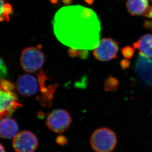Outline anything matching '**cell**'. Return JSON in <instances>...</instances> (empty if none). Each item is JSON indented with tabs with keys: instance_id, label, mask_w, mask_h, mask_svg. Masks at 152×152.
I'll list each match as a JSON object with an SVG mask.
<instances>
[{
	"instance_id": "ac0fdd59",
	"label": "cell",
	"mask_w": 152,
	"mask_h": 152,
	"mask_svg": "<svg viewBox=\"0 0 152 152\" xmlns=\"http://www.w3.org/2000/svg\"><path fill=\"white\" fill-rule=\"evenodd\" d=\"M0 72H1V79L6 77L7 75V69L4 62L3 59H1V68H0Z\"/></svg>"
},
{
	"instance_id": "83f0119b",
	"label": "cell",
	"mask_w": 152,
	"mask_h": 152,
	"mask_svg": "<svg viewBox=\"0 0 152 152\" xmlns=\"http://www.w3.org/2000/svg\"><path fill=\"white\" fill-rule=\"evenodd\" d=\"M6 151L5 148L3 146L2 144H1V152H6Z\"/></svg>"
},
{
	"instance_id": "7c38bea8",
	"label": "cell",
	"mask_w": 152,
	"mask_h": 152,
	"mask_svg": "<svg viewBox=\"0 0 152 152\" xmlns=\"http://www.w3.org/2000/svg\"><path fill=\"white\" fill-rule=\"evenodd\" d=\"M134 48L138 49L139 54L147 58H152V35L145 34L134 44Z\"/></svg>"
},
{
	"instance_id": "5b68a950",
	"label": "cell",
	"mask_w": 152,
	"mask_h": 152,
	"mask_svg": "<svg viewBox=\"0 0 152 152\" xmlns=\"http://www.w3.org/2000/svg\"><path fill=\"white\" fill-rule=\"evenodd\" d=\"M119 45L116 41L109 38L99 40L98 46L94 49V56L98 61H108L116 58Z\"/></svg>"
},
{
	"instance_id": "52a82bcc",
	"label": "cell",
	"mask_w": 152,
	"mask_h": 152,
	"mask_svg": "<svg viewBox=\"0 0 152 152\" xmlns=\"http://www.w3.org/2000/svg\"><path fill=\"white\" fill-rule=\"evenodd\" d=\"M21 107L15 91H1V118L10 117L16 109Z\"/></svg>"
},
{
	"instance_id": "30bf717a",
	"label": "cell",
	"mask_w": 152,
	"mask_h": 152,
	"mask_svg": "<svg viewBox=\"0 0 152 152\" xmlns=\"http://www.w3.org/2000/svg\"><path fill=\"white\" fill-rule=\"evenodd\" d=\"M19 127L15 119L10 117L1 118L0 134L3 139L13 138L18 133Z\"/></svg>"
},
{
	"instance_id": "8fae6325",
	"label": "cell",
	"mask_w": 152,
	"mask_h": 152,
	"mask_svg": "<svg viewBox=\"0 0 152 152\" xmlns=\"http://www.w3.org/2000/svg\"><path fill=\"white\" fill-rule=\"evenodd\" d=\"M151 6L149 0H128L126 8L132 15L146 16Z\"/></svg>"
},
{
	"instance_id": "e0dca14e",
	"label": "cell",
	"mask_w": 152,
	"mask_h": 152,
	"mask_svg": "<svg viewBox=\"0 0 152 152\" xmlns=\"http://www.w3.org/2000/svg\"><path fill=\"white\" fill-rule=\"evenodd\" d=\"M3 13L7 15H12L13 13V8L12 4L10 3H6L2 7H1V15Z\"/></svg>"
},
{
	"instance_id": "9c48e42d",
	"label": "cell",
	"mask_w": 152,
	"mask_h": 152,
	"mask_svg": "<svg viewBox=\"0 0 152 152\" xmlns=\"http://www.w3.org/2000/svg\"><path fill=\"white\" fill-rule=\"evenodd\" d=\"M135 70L144 83L152 86V58L140 55L135 63Z\"/></svg>"
},
{
	"instance_id": "ba28073f",
	"label": "cell",
	"mask_w": 152,
	"mask_h": 152,
	"mask_svg": "<svg viewBox=\"0 0 152 152\" xmlns=\"http://www.w3.org/2000/svg\"><path fill=\"white\" fill-rule=\"evenodd\" d=\"M39 82L35 77L30 74L19 76L16 83L17 91L23 96L29 97L35 94L38 91Z\"/></svg>"
},
{
	"instance_id": "cb8c5ba5",
	"label": "cell",
	"mask_w": 152,
	"mask_h": 152,
	"mask_svg": "<svg viewBox=\"0 0 152 152\" xmlns=\"http://www.w3.org/2000/svg\"><path fill=\"white\" fill-rule=\"evenodd\" d=\"M152 3V0H151ZM146 17L150 18H152V6H151L150 9L149 11L148 12V13H147V15H146Z\"/></svg>"
},
{
	"instance_id": "8992f818",
	"label": "cell",
	"mask_w": 152,
	"mask_h": 152,
	"mask_svg": "<svg viewBox=\"0 0 152 152\" xmlns=\"http://www.w3.org/2000/svg\"><path fill=\"white\" fill-rule=\"evenodd\" d=\"M38 146L37 137L30 131L18 132L12 140V146L15 152H34Z\"/></svg>"
},
{
	"instance_id": "484cf974",
	"label": "cell",
	"mask_w": 152,
	"mask_h": 152,
	"mask_svg": "<svg viewBox=\"0 0 152 152\" xmlns=\"http://www.w3.org/2000/svg\"><path fill=\"white\" fill-rule=\"evenodd\" d=\"M85 3H87L89 5H92L94 2V0H84Z\"/></svg>"
},
{
	"instance_id": "5bb4252c",
	"label": "cell",
	"mask_w": 152,
	"mask_h": 152,
	"mask_svg": "<svg viewBox=\"0 0 152 152\" xmlns=\"http://www.w3.org/2000/svg\"><path fill=\"white\" fill-rule=\"evenodd\" d=\"M119 83L115 77L109 76L105 81L104 89L106 91H114L118 89Z\"/></svg>"
},
{
	"instance_id": "d6986e66",
	"label": "cell",
	"mask_w": 152,
	"mask_h": 152,
	"mask_svg": "<svg viewBox=\"0 0 152 152\" xmlns=\"http://www.w3.org/2000/svg\"><path fill=\"white\" fill-rule=\"evenodd\" d=\"M56 142L58 144L61 146H65L68 143V140L66 137L63 135H59L57 137L56 139Z\"/></svg>"
},
{
	"instance_id": "7402d4cb",
	"label": "cell",
	"mask_w": 152,
	"mask_h": 152,
	"mask_svg": "<svg viewBox=\"0 0 152 152\" xmlns=\"http://www.w3.org/2000/svg\"><path fill=\"white\" fill-rule=\"evenodd\" d=\"M121 65L123 69H126L130 66V62L127 59H124L121 62Z\"/></svg>"
},
{
	"instance_id": "3957f363",
	"label": "cell",
	"mask_w": 152,
	"mask_h": 152,
	"mask_svg": "<svg viewBox=\"0 0 152 152\" xmlns=\"http://www.w3.org/2000/svg\"><path fill=\"white\" fill-rule=\"evenodd\" d=\"M20 64L23 70L29 73L37 72L42 67L45 61L44 53L33 46L25 48L20 56Z\"/></svg>"
},
{
	"instance_id": "603a6c76",
	"label": "cell",
	"mask_w": 152,
	"mask_h": 152,
	"mask_svg": "<svg viewBox=\"0 0 152 152\" xmlns=\"http://www.w3.org/2000/svg\"><path fill=\"white\" fill-rule=\"evenodd\" d=\"M1 17H3V19L6 21L10 22V17L9 16V15H7V14H4V13H3L1 15Z\"/></svg>"
},
{
	"instance_id": "4fadbf2b",
	"label": "cell",
	"mask_w": 152,
	"mask_h": 152,
	"mask_svg": "<svg viewBox=\"0 0 152 152\" xmlns=\"http://www.w3.org/2000/svg\"><path fill=\"white\" fill-rule=\"evenodd\" d=\"M59 86L58 83H53L48 86L46 91L41 93L37 97V99L43 107H51L53 104V100L55 92Z\"/></svg>"
},
{
	"instance_id": "ffe728a7",
	"label": "cell",
	"mask_w": 152,
	"mask_h": 152,
	"mask_svg": "<svg viewBox=\"0 0 152 152\" xmlns=\"http://www.w3.org/2000/svg\"><path fill=\"white\" fill-rule=\"evenodd\" d=\"M79 49L70 48L68 50V54L71 58H76L79 56Z\"/></svg>"
},
{
	"instance_id": "d4e9b609",
	"label": "cell",
	"mask_w": 152,
	"mask_h": 152,
	"mask_svg": "<svg viewBox=\"0 0 152 152\" xmlns=\"http://www.w3.org/2000/svg\"><path fill=\"white\" fill-rule=\"evenodd\" d=\"M73 0H62V2L65 5H69Z\"/></svg>"
},
{
	"instance_id": "2e32d148",
	"label": "cell",
	"mask_w": 152,
	"mask_h": 152,
	"mask_svg": "<svg viewBox=\"0 0 152 152\" xmlns=\"http://www.w3.org/2000/svg\"><path fill=\"white\" fill-rule=\"evenodd\" d=\"M122 55L126 59H130L134 56V49L131 46H127L124 47L122 50Z\"/></svg>"
},
{
	"instance_id": "7a4b0ae2",
	"label": "cell",
	"mask_w": 152,
	"mask_h": 152,
	"mask_svg": "<svg viewBox=\"0 0 152 152\" xmlns=\"http://www.w3.org/2000/svg\"><path fill=\"white\" fill-rule=\"evenodd\" d=\"M117 144L115 132L108 128L96 129L90 138V144L95 152H112Z\"/></svg>"
},
{
	"instance_id": "277c9868",
	"label": "cell",
	"mask_w": 152,
	"mask_h": 152,
	"mask_svg": "<svg viewBox=\"0 0 152 152\" xmlns=\"http://www.w3.org/2000/svg\"><path fill=\"white\" fill-rule=\"evenodd\" d=\"M72 116L64 109H55L48 114L46 118V126L51 131L62 134L68 130L72 124Z\"/></svg>"
},
{
	"instance_id": "9a60e30c",
	"label": "cell",
	"mask_w": 152,
	"mask_h": 152,
	"mask_svg": "<svg viewBox=\"0 0 152 152\" xmlns=\"http://www.w3.org/2000/svg\"><path fill=\"white\" fill-rule=\"evenodd\" d=\"M1 91H15V85L6 79H1L0 83Z\"/></svg>"
},
{
	"instance_id": "44dd1931",
	"label": "cell",
	"mask_w": 152,
	"mask_h": 152,
	"mask_svg": "<svg viewBox=\"0 0 152 152\" xmlns=\"http://www.w3.org/2000/svg\"><path fill=\"white\" fill-rule=\"evenodd\" d=\"M89 55V52L87 50L85 49H79V56L78 57L81 59H86Z\"/></svg>"
},
{
	"instance_id": "6da1fadb",
	"label": "cell",
	"mask_w": 152,
	"mask_h": 152,
	"mask_svg": "<svg viewBox=\"0 0 152 152\" xmlns=\"http://www.w3.org/2000/svg\"><path fill=\"white\" fill-rule=\"evenodd\" d=\"M52 23L55 35L63 45L87 50L98 46L101 22L92 9L80 5L64 7L56 13Z\"/></svg>"
},
{
	"instance_id": "4316f807",
	"label": "cell",
	"mask_w": 152,
	"mask_h": 152,
	"mask_svg": "<svg viewBox=\"0 0 152 152\" xmlns=\"http://www.w3.org/2000/svg\"><path fill=\"white\" fill-rule=\"evenodd\" d=\"M50 3L53 4H56L59 3V0H49Z\"/></svg>"
}]
</instances>
